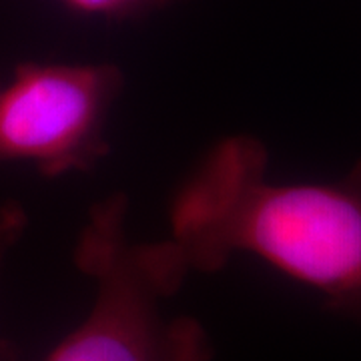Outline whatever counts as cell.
<instances>
[{"label": "cell", "instance_id": "obj_1", "mask_svg": "<svg viewBox=\"0 0 361 361\" xmlns=\"http://www.w3.org/2000/svg\"><path fill=\"white\" fill-rule=\"evenodd\" d=\"M255 135L215 141L175 189L167 241L191 273L255 255L361 317V165L339 183H275Z\"/></svg>", "mask_w": 361, "mask_h": 361}, {"label": "cell", "instance_id": "obj_2", "mask_svg": "<svg viewBox=\"0 0 361 361\" xmlns=\"http://www.w3.org/2000/svg\"><path fill=\"white\" fill-rule=\"evenodd\" d=\"M129 199L94 203L75 245V265L94 283L87 317L47 361H213V343L191 315H167L163 303L189 271L167 239L130 241Z\"/></svg>", "mask_w": 361, "mask_h": 361}, {"label": "cell", "instance_id": "obj_3", "mask_svg": "<svg viewBox=\"0 0 361 361\" xmlns=\"http://www.w3.org/2000/svg\"><path fill=\"white\" fill-rule=\"evenodd\" d=\"M125 87L113 63H20L0 78V165L28 163L56 179L111 153L109 118Z\"/></svg>", "mask_w": 361, "mask_h": 361}, {"label": "cell", "instance_id": "obj_4", "mask_svg": "<svg viewBox=\"0 0 361 361\" xmlns=\"http://www.w3.org/2000/svg\"><path fill=\"white\" fill-rule=\"evenodd\" d=\"M71 11L109 23L141 20L151 14L169 11L187 0H61Z\"/></svg>", "mask_w": 361, "mask_h": 361}, {"label": "cell", "instance_id": "obj_5", "mask_svg": "<svg viewBox=\"0 0 361 361\" xmlns=\"http://www.w3.org/2000/svg\"><path fill=\"white\" fill-rule=\"evenodd\" d=\"M28 225V215L18 201H4L0 205V267L13 247L23 239ZM18 351L8 339L0 337V361H16Z\"/></svg>", "mask_w": 361, "mask_h": 361}]
</instances>
